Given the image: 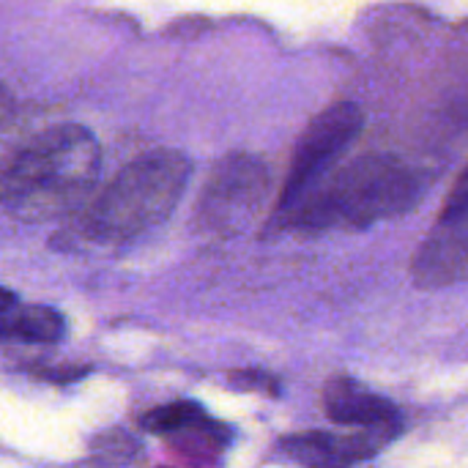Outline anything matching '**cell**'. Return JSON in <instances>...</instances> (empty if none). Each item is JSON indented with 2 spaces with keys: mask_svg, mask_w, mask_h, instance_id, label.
Instances as JSON below:
<instances>
[{
  "mask_svg": "<svg viewBox=\"0 0 468 468\" xmlns=\"http://www.w3.org/2000/svg\"><path fill=\"white\" fill-rule=\"evenodd\" d=\"M88 373V367H49V370H38V376L41 378H49V381H71V378H80V376H85Z\"/></svg>",
  "mask_w": 468,
  "mask_h": 468,
  "instance_id": "4fadbf2b",
  "label": "cell"
},
{
  "mask_svg": "<svg viewBox=\"0 0 468 468\" xmlns=\"http://www.w3.org/2000/svg\"><path fill=\"white\" fill-rule=\"evenodd\" d=\"M90 452H93V461H99L101 466H123L137 458V441L126 436L123 431H110L93 439Z\"/></svg>",
  "mask_w": 468,
  "mask_h": 468,
  "instance_id": "8fae6325",
  "label": "cell"
},
{
  "mask_svg": "<svg viewBox=\"0 0 468 468\" xmlns=\"http://www.w3.org/2000/svg\"><path fill=\"white\" fill-rule=\"evenodd\" d=\"M362 123L365 115L354 101H337L307 126V132L302 134L293 151V162L282 184L274 219L293 211L329 176V170L359 137Z\"/></svg>",
  "mask_w": 468,
  "mask_h": 468,
  "instance_id": "5b68a950",
  "label": "cell"
},
{
  "mask_svg": "<svg viewBox=\"0 0 468 468\" xmlns=\"http://www.w3.org/2000/svg\"><path fill=\"white\" fill-rule=\"evenodd\" d=\"M197 414H203V409L197 403H189V400H178V403H170V406H159L154 411H148L140 425L143 431L148 433H156V436H170L176 433L178 428H184L186 422H192Z\"/></svg>",
  "mask_w": 468,
  "mask_h": 468,
  "instance_id": "30bf717a",
  "label": "cell"
},
{
  "mask_svg": "<svg viewBox=\"0 0 468 468\" xmlns=\"http://www.w3.org/2000/svg\"><path fill=\"white\" fill-rule=\"evenodd\" d=\"M269 189L271 176L258 156L230 154L211 170L195 208V222L217 236L241 233L266 206Z\"/></svg>",
  "mask_w": 468,
  "mask_h": 468,
  "instance_id": "277c9868",
  "label": "cell"
},
{
  "mask_svg": "<svg viewBox=\"0 0 468 468\" xmlns=\"http://www.w3.org/2000/svg\"><path fill=\"white\" fill-rule=\"evenodd\" d=\"M468 266L466 176L458 178L452 200L444 206L433 233L420 244L411 261V277L420 288L436 291L463 282Z\"/></svg>",
  "mask_w": 468,
  "mask_h": 468,
  "instance_id": "8992f818",
  "label": "cell"
},
{
  "mask_svg": "<svg viewBox=\"0 0 468 468\" xmlns=\"http://www.w3.org/2000/svg\"><path fill=\"white\" fill-rule=\"evenodd\" d=\"M11 304H14V293H11V291H5V288L0 285V313H3V310H8Z\"/></svg>",
  "mask_w": 468,
  "mask_h": 468,
  "instance_id": "5bb4252c",
  "label": "cell"
},
{
  "mask_svg": "<svg viewBox=\"0 0 468 468\" xmlns=\"http://www.w3.org/2000/svg\"><path fill=\"white\" fill-rule=\"evenodd\" d=\"M189 173L192 162L181 151H154L129 162L85 211V236L121 244L165 222L178 206Z\"/></svg>",
  "mask_w": 468,
  "mask_h": 468,
  "instance_id": "3957f363",
  "label": "cell"
},
{
  "mask_svg": "<svg viewBox=\"0 0 468 468\" xmlns=\"http://www.w3.org/2000/svg\"><path fill=\"white\" fill-rule=\"evenodd\" d=\"M425 192L420 170L398 156L367 154L326 176L293 211L274 219L288 230H359L378 219L411 211Z\"/></svg>",
  "mask_w": 468,
  "mask_h": 468,
  "instance_id": "7a4b0ae2",
  "label": "cell"
},
{
  "mask_svg": "<svg viewBox=\"0 0 468 468\" xmlns=\"http://www.w3.org/2000/svg\"><path fill=\"white\" fill-rule=\"evenodd\" d=\"M8 104V93H5V88L0 85V112H3V107Z\"/></svg>",
  "mask_w": 468,
  "mask_h": 468,
  "instance_id": "9a60e30c",
  "label": "cell"
},
{
  "mask_svg": "<svg viewBox=\"0 0 468 468\" xmlns=\"http://www.w3.org/2000/svg\"><path fill=\"white\" fill-rule=\"evenodd\" d=\"M66 335V321L52 307H8L0 313V340L8 343H58Z\"/></svg>",
  "mask_w": 468,
  "mask_h": 468,
  "instance_id": "9c48e42d",
  "label": "cell"
},
{
  "mask_svg": "<svg viewBox=\"0 0 468 468\" xmlns=\"http://www.w3.org/2000/svg\"><path fill=\"white\" fill-rule=\"evenodd\" d=\"M99 143L80 123L0 132V206L19 219H60L93 192Z\"/></svg>",
  "mask_w": 468,
  "mask_h": 468,
  "instance_id": "6da1fadb",
  "label": "cell"
},
{
  "mask_svg": "<svg viewBox=\"0 0 468 468\" xmlns=\"http://www.w3.org/2000/svg\"><path fill=\"white\" fill-rule=\"evenodd\" d=\"M324 411L335 425L367 428L398 420V409L365 384L337 376L324 387Z\"/></svg>",
  "mask_w": 468,
  "mask_h": 468,
  "instance_id": "ba28073f",
  "label": "cell"
},
{
  "mask_svg": "<svg viewBox=\"0 0 468 468\" xmlns=\"http://www.w3.org/2000/svg\"><path fill=\"white\" fill-rule=\"evenodd\" d=\"M230 384L239 389H252V392H266V395H277V381L271 376H261L255 370H244V373H230Z\"/></svg>",
  "mask_w": 468,
  "mask_h": 468,
  "instance_id": "7c38bea8",
  "label": "cell"
},
{
  "mask_svg": "<svg viewBox=\"0 0 468 468\" xmlns=\"http://www.w3.org/2000/svg\"><path fill=\"white\" fill-rule=\"evenodd\" d=\"M400 433V422L389 420L381 425H367L351 436L343 433H293L282 439V452L302 468H351L373 458Z\"/></svg>",
  "mask_w": 468,
  "mask_h": 468,
  "instance_id": "52a82bcc",
  "label": "cell"
}]
</instances>
